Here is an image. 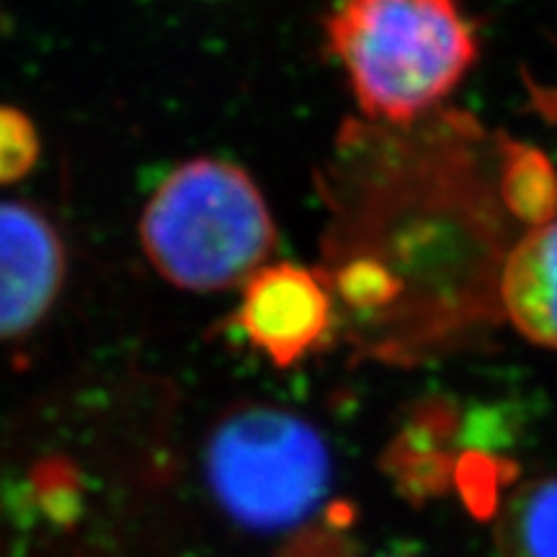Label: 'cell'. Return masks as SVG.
I'll return each mask as SVG.
<instances>
[{"label":"cell","mask_w":557,"mask_h":557,"mask_svg":"<svg viewBox=\"0 0 557 557\" xmlns=\"http://www.w3.org/2000/svg\"><path fill=\"white\" fill-rule=\"evenodd\" d=\"M325 39L359 109L385 124L413 122L478 60L459 0H336Z\"/></svg>","instance_id":"obj_1"},{"label":"cell","mask_w":557,"mask_h":557,"mask_svg":"<svg viewBox=\"0 0 557 557\" xmlns=\"http://www.w3.org/2000/svg\"><path fill=\"white\" fill-rule=\"evenodd\" d=\"M498 292L521 336L557 348V220L517 243L500 269Z\"/></svg>","instance_id":"obj_6"},{"label":"cell","mask_w":557,"mask_h":557,"mask_svg":"<svg viewBox=\"0 0 557 557\" xmlns=\"http://www.w3.org/2000/svg\"><path fill=\"white\" fill-rule=\"evenodd\" d=\"M504 165V197L508 207L521 220L534 222V227L545 225L557 207V178L553 165L540 152L517 148V145L506 150Z\"/></svg>","instance_id":"obj_8"},{"label":"cell","mask_w":557,"mask_h":557,"mask_svg":"<svg viewBox=\"0 0 557 557\" xmlns=\"http://www.w3.org/2000/svg\"><path fill=\"white\" fill-rule=\"evenodd\" d=\"M41 139L24 111L0 103V186L26 178L37 165Z\"/></svg>","instance_id":"obj_9"},{"label":"cell","mask_w":557,"mask_h":557,"mask_svg":"<svg viewBox=\"0 0 557 557\" xmlns=\"http://www.w3.org/2000/svg\"><path fill=\"white\" fill-rule=\"evenodd\" d=\"M207 478L227 517L256 532H276L302 521L325 498L331 457L305 418L250 406L214 431Z\"/></svg>","instance_id":"obj_3"},{"label":"cell","mask_w":557,"mask_h":557,"mask_svg":"<svg viewBox=\"0 0 557 557\" xmlns=\"http://www.w3.org/2000/svg\"><path fill=\"white\" fill-rule=\"evenodd\" d=\"M65 271L58 227L39 209L0 201V341L41 323L60 297Z\"/></svg>","instance_id":"obj_5"},{"label":"cell","mask_w":557,"mask_h":557,"mask_svg":"<svg viewBox=\"0 0 557 557\" xmlns=\"http://www.w3.org/2000/svg\"><path fill=\"white\" fill-rule=\"evenodd\" d=\"M498 545L506 557H557V478L534 480L508 500Z\"/></svg>","instance_id":"obj_7"},{"label":"cell","mask_w":557,"mask_h":557,"mask_svg":"<svg viewBox=\"0 0 557 557\" xmlns=\"http://www.w3.org/2000/svg\"><path fill=\"white\" fill-rule=\"evenodd\" d=\"M139 240L173 287L222 292L263 267L276 246V225L250 173L220 158H194L152 191Z\"/></svg>","instance_id":"obj_2"},{"label":"cell","mask_w":557,"mask_h":557,"mask_svg":"<svg viewBox=\"0 0 557 557\" xmlns=\"http://www.w3.org/2000/svg\"><path fill=\"white\" fill-rule=\"evenodd\" d=\"M230 323L274 367H295L323 346L333 329L331 278L292 261L263 263L243 284Z\"/></svg>","instance_id":"obj_4"}]
</instances>
